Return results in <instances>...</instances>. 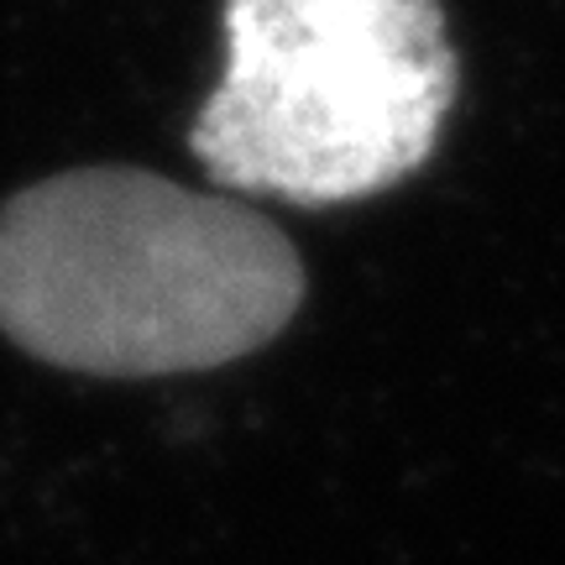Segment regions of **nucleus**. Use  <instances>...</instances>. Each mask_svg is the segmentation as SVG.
<instances>
[{"label":"nucleus","instance_id":"1","mask_svg":"<svg viewBox=\"0 0 565 565\" xmlns=\"http://www.w3.org/2000/svg\"><path fill=\"white\" fill-rule=\"evenodd\" d=\"M303 288L267 215L141 168H74L0 210V330L63 372L231 366L278 341Z\"/></svg>","mask_w":565,"mask_h":565},{"label":"nucleus","instance_id":"2","mask_svg":"<svg viewBox=\"0 0 565 565\" xmlns=\"http://www.w3.org/2000/svg\"><path fill=\"white\" fill-rule=\"evenodd\" d=\"M221 42L189 147L231 194L303 210L414 179L461 89L440 0H225Z\"/></svg>","mask_w":565,"mask_h":565}]
</instances>
